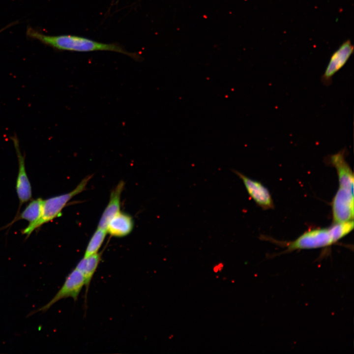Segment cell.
I'll use <instances>...</instances> for the list:
<instances>
[{"label": "cell", "mask_w": 354, "mask_h": 354, "mask_svg": "<svg viewBox=\"0 0 354 354\" xmlns=\"http://www.w3.org/2000/svg\"><path fill=\"white\" fill-rule=\"evenodd\" d=\"M27 36L31 39L38 40L42 43L56 50L79 52L97 51L116 52L138 59L136 54L129 53L115 44H106L90 39L71 35L51 36L44 34L31 27H28Z\"/></svg>", "instance_id": "1"}, {"label": "cell", "mask_w": 354, "mask_h": 354, "mask_svg": "<svg viewBox=\"0 0 354 354\" xmlns=\"http://www.w3.org/2000/svg\"><path fill=\"white\" fill-rule=\"evenodd\" d=\"M91 176L85 177L71 191L43 200L42 213L38 220L22 231L28 237L31 233L42 225L59 217L63 209L74 196L83 192L86 187Z\"/></svg>", "instance_id": "2"}, {"label": "cell", "mask_w": 354, "mask_h": 354, "mask_svg": "<svg viewBox=\"0 0 354 354\" xmlns=\"http://www.w3.org/2000/svg\"><path fill=\"white\" fill-rule=\"evenodd\" d=\"M337 242L329 227L316 228L307 231L295 239L288 242H278L286 248L282 253L295 250L314 249L331 246Z\"/></svg>", "instance_id": "3"}, {"label": "cell", "mask_w": 354, "mask_h": 354, "mask_svg": "<svg viewBox=\"0 0 354 354\" xmlns=\"http://www.w3.org/2000/svg\"><path fill=\"white\" fill-rule=\"evenodd\" d=\"M85 285L84 275L80 271L75 268L66 277L62 286L54 296L45 305L31 312L28 316L38 312H45L57 301L63 298L72 297L76 300Z\"/></svg>", "instance_id": "4"}, {"label": "cell", "mask_w": 354, "mask_h": 354, "mask_svg": "<svg viewBox=\"0 0 354 354\" xmlns=\"http://www.w3.org/2000/svg\"><path fill=\"white\" fill-rule=\"evenodd\" d=\"M334 223L353 220L354 219V190L339 187L332 202Z\"/></svg>", "instance_id": "5"}, {"label": "cell", "mask_w": 354, "mask_h": 354, "mask_svg": "<svg viewBox=\"0 0 354 354\" xmlns=\"http://www.w3.org/2000/svg\"><path fill=\"white\" fill-rule=\"evenodd\" d=\"M11 139L15 148L19 164L16 190L19 201V210L23 204L28 202L31 199L32 197V189L31 184L26 172L25 157L23 155L20 150L18 139L16 136L12 137Z\"/></svg>", "instance_id": "6"}, {"label": "cell", "mask_w": 354, "mask_h": 354, "mask_svg": "<svg viewBox=\"0 0 354 354\" xmlns=\"http://www.w3.org/2000/svg\"><path fill=\"white\" fill-rule=\"evenodd\" d=\"M353 52L354 46L348 40L333 53L321 77L324 85H330L332 77L345 65Z\"/></svg>", "instance_id": "7"}, {"label": "cell", "mask_w": 354, "mask_h": 354, "mask_svg": "<svg viewBox=\"0 0 354 354\" xmlns=\"http://www.w3.org/2000/svg\"><path fill=\"white\" fill-rule=\"evenodd\" d=\"M242 181L246 190L252 199L263 209L273 207L272 197L268 190L260 182L251 179L239 172L233 170Z\"/></svg>", "instance_id": "8"}, {"label": "cell", "mask_w": 354, "mask_h": 354, "mask_svg": "<svg viewBox=\"0 0 354 354\" xmlns=\"http://www.w3.org/2000/svg\"><path fill=\"white\" fill-rule=\"evenodd\" d=\"M345 150L331 155L329 157L330 164L336 169L338 177L339 187L354 190V174L350 166L345 160Z\"/></svg>", "instance_id": "9"}, {"label": "cell", "mask_w": 354, "mask_h": 354, "mask_svg": "<svg viewBox=\"0 0 354 354\" xmlns=\"http://www.w3.org/2000/svg\"><path fill=\"white\" fill-rule=\"evenodd\" d=\"M124 186V182L121 181L111 192L110 200L101 215L97 228L106 231L110 220L120 211L121 195Z\"/></svg>", "instance_id": "10"}, {"label": "cell", "mask_w": 354, "mask_h": 354, "mask_svg": "<svg viewBox=\"0 0 354 354\" xmlns=\"http://www.w3.org/2000/svg\"><path fill=\"white\" fill-rule=\"evenodd\" d=\"M133 227V218L128 214L120 211L110 220L106 231L111 236L122 237L129 235Z\"/></svg>", "instance_id": "11"}, {"label": "cell", "mask_w": 354, "mask_h": 354, "mask_svg": "<svg viewBox=\"0 0 354 354\" xmlns=\"http://www.w3.org/2000/svg\"><path fill=\"white\" fill-rule=\"evenodd\" d=\"M101 259V252H97L87 257H83L78 263L76 268L84 275L87 291L91 279Z\"/></svg>", "instance_id": "12"}, {"label": "cell", "mask_w": 354, "mask_h": 354, "mask_svg": "<svg viewBox=\"0 0 354 354\" xmlns=\"http://www.w3.org/2000/svg\"><path fill=\"white\" fill-rule=\"evenodd\" d=\"M43 200L41 198L31 200L26 206L21 213L16 215L12 222L8 225H10L19 220L28 221L29 224H31L37 221L40 218L42 209Z\"/></svg>", "instance_id": "13"}, {"label": "cell", "mask_w": 354, "mask_h": 354, "mask_svg": "<svg viewBox=\"0 0 354 354\" xmlns=\"http://www.w3.org/2000/svg\"><path fill=\"white\" fill-rule=\"evenodd\" d=\"M107 233L106 230L97 228L88 242L84 257H88L98 252L105 239Z\"/></svg>", "instance_id": "14"}, {"label": "cell", "mask_w": 354, "mask_h": 354, "mask_svg": "<svg viewBox=\"0 0 354 354\" xmlns=\"http://www.w3.org/2000/svg\"><path fill=\"white\" fill-rule=\"evenodd\" d=\"M354 221L334 223L329 227L332 235L337 242L339 240L350 233L354 229Z\"/></svg>", "instance_id": "15"}, {"label": "cell", "mask_w": 354, "mask_h": 354, "mask_svg": "<svg viewBox=\"0 0 354 354\" xmlns=\"http://www.w3.org/2000/svg\"><path fill=\"white\" fill-rule=\"evenodd\" d=\"M223 267H224V264H223L222 263H219V264L215 265L213 266V271L215 273L220 272L222 270V269L223 268Z\"/></svg>", "instance_id": "16"}, {"label": "cell", "mask_w": 354, "mask_h": 354, "mask_svg": "<svg viewBox=\"0 0 354 354\" xmlns=\"http://www.w3.org/2000/svg\"><path fill=\"white\" fill-rule=\"evenodd\" d=\"M16 23H17V22H15L10 23V24H9V25H7L6 26H5V27L1 29V30H0V33L2 31H4V30H5L6 29H7V28H9V27L13 26L14 25H15V24H16Z\"/></svg>", "instance_id": "17"}]
</instances>
